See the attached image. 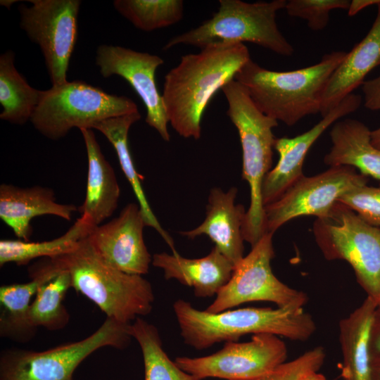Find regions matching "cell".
<instances>
[{"label": "cell", "mask_w": 380, "mask_h": 380, "mask_svg": "<svg viewBox=\"0 0 380 380\" xmlns=\"http://www.w3.org/2000/svg\"><path fill=\"white\" fill-rule=\"evenodd\" d=\"M173 310L184 342L196 350L237 341L251 334H270L305 341L316 330L312 317L300 306L245 308L210 313L179 299L174 303Z\"/></svg>", "instance_id": "obj_2"}, {"label": "cell", "mask_w": 380, "mask_h": 380, "mask_svg": "<svg viewBox=\"0 0 380 380\" xmlns=\"http://www.w3.org/2000/svg\"><path fill=\"white\" fill-rule=\"evenodd\" d=\"M59 273L50 259L44 258L30 267V281L1 286L0 303L3 309L0 315V331L20 319L28 309L32 298L36 295L39 289Z\"/></svg>", "instance_id": "obj_29"}, {"label": "cell", "mask_w": 380, "mask_h": 380, "mask_svg": "<svg viewBox=\"0 0 380 380\" xmlns=\"http://www.w3.org/2000/svg\"><path fill=\"white\" fill-rule=\"evenodd\" d=\"M286 358V346L279 336L258 334L253 335L249 341L226 342L221 350L211 355L177 357L175 362L200 380H253L270 373Z\"/></svg>", "instance_id": "obj_12"}, {"label": "cell", "mask_w": 380, "mask_h": 380, "mask_svg": "<svg viewBox=\"0 0 380 380\" xmlns=\"http://www.w3.org/2000/svg\"><path fill=\"white\" fill-rule=\"evenodd\" d=\"M361 102V96L353 93L307 132L292 138H276L274 149L279 154V160L265 175L262 182L264 207L278 200L304 176V160L312 144L332 124L357 110Z\"/></svg>", "instance_id": "obj_16"}, {"label": "cell", "mask_w": 380, "mask_h": 380, "mask_svg": "<svg viewBox=\"0 0 380 380\" xmlns=\"http://www.w3.org/2000/svg\"><path fill=\"white\" fill-rule=\"evenodd\" d=\"M315 241L328 260H343L352 267L367 296L380 300V228L361 219L337 201L327 217L313 224Z\"/></svg>", "instance_id": "obj_8"}, {"label": "cell", "mask_w": 380, "mask_h": 380, "mask_svg": "<svg viewBox=\"0 0 380 380\" xmlns=\"http://www.w3.org/2000/svg\"><path fill=\"white\" fill-rule=\"evenodd\" d=\"M76 211L75 205L58 203L52 189L41 186L23 188L8 184L0 186V218L18 239L30 241L31 222L34 217L49 215L70 221Z\"/></svg>", "instance_id": "obj_19"}, {"label": "cell", "mask_w": 380, "mask_h": 380, "mask_svg": "<svg viewBox=\"0 0 380 380\" xmlns=\"http://www.w3.org/2000/svg\"><path fill=\"white\" fill-rule=\"evenodd\" d=\"M220 7L212 18L201 25L172 37L164 46L168 50L179 44L201 49L210 44L253 43L275 53L291 56L293 46L280 32L277 14L286 1L245 2L220 0Z\"/></svg>", "instance_id": "obj_6"}, {"label": "cell", "mask_w": 380, "mask_h": 380, "mask_svg": "<svg viewBox=\"0 0 380 380\" xmlns=\"http://www.w3.org/2000/svg\"><path fill=\"white\" fill-rule=\"evenodd\" d=\"M364 105L372 110H380V74L362 84Z\"/></svg>", "instance_id": "obj_34"}, {"label": "cell", "mask_w": 380, "mask_h": 380, "mask_svg": "<svg viewBox=\"0 0 380 380\" xmlns=\"http://www.w3.org/2000/svg\"><path fill=\"white\" fill-rule=\"evenodd\" d=\"M86 147L88 171L84 200L78 207L95 226L110 217L118 208L120 189L115 171L102 153L91 129H80Z\"/></svg>", "instance_id": "obj_22"}, {"label": "cell", "mask_w": 380, "mask_h": 380, "mask_svg": "<svg viewBox=\"0 0 380 380\" xmlns=\"http://www.w3.org/2000/svg\"><path fill=\"white\" fill-rule=\"evenodd\" d=\"M145 226L140 206L131 203L115 218L95 226L87 240L96 255L108 265L127 274L142 276L152 264L143 236Z\"/></svg>", "instance_id": "obj_15"}, {"label": "cell", "mask_w": 380, "mask_h": 380, "mask_svg": "<svg viewBox=\"0 0 380 380\" xmlns=\"http://www.w3.org/2000/svg\"><path fill=\"white\" fill-rule=\"evenodd\" d=\"M332 143L324 162L329 167L350 166L380 180V150L371 141V131L361 121L337 120L329 132Z\"/></svg>", "instance_id": "obj_23"}, {"label": "cell", "mask_w": 380, "mask_h": 380, "mask_svg": "<svg viewBox=\"0 0 380 380\" xmlns=\"http://www.w3.org/2000/svg\"><path fill=\"white\" fill-rule=\"evenodd\" d=\"M130 334L140 346L144 380H200L182 369L165 352L158 329L137 317L130 324Z\"/></svg>", "instance_id": "obj_28"}, {"label": "cell", "mask_w": 380, "mask_h": 380, "mask_svg": "<svg viewBox=\"0 0 380 380\" xmlns=\"http://www.w3.org/2000/svg\"><path fill=\"white\" fill-rule=\"evenodd\" d=\"M221 90L227 101V114L237 129L242 148V177L249 184L251 196L243 235L252 247L266 234L262 185L272 166L276 140L272 129L278 122L264 114L247 89L236 80Z\"/></svg>", "instance_id": "obj_5"}, {"label": "cell", "mask_w": 380, "mask_h": 380, "mask_svg": "<svg viewBox=\"0 0 380 380\" xmlns=\"http://www.w3.org/2000/svg\"><path fill=\"white\" fill-rule=\"evenodd\" d=\"M15 53L8 50L0 56V118L15 125L30 120L42 91L32 87L15 68Z\"/></svg>", "instance_id": "obj_27"}, {"label": "cell", "mask_w": 380, "mask_h": 380, "mask_svg": "<svg viewBox=\"0 0 380 380\" xmlns=\"http://www.w3.org/2000/svg\"><path fill=\"white\" fill-rule=\"evenodd\" d=\"M152 265L163 270L166 280L174 279L191 287L197 298L217 295L227 283L234 265L216 247L199 258H186L178 253H155Z\"/></svg>", "instance_id": "obj_20"}, {"label": "cell", "mask_w": 380, "mask_h": 380, "mask_svg": "<svg viewBox=\"0 0 380 380\" xmlns=\"http://www.w3.org/2000/svg\"><path fill=\"white\" fill-rule=\"evenodd\" d=\"M338 201L369 224L380 228V186H357L341 196Z\"/></svg>", "instance_id": "obj_33"}, {"label": "cell", "mask_w": 380, "mask_h": 380, "mask_svg": "<svg viewBox=\"0 0 380 380\" xmlns=\"http://www.w3.org/2000/svg\"><path fill=\"white\" fill-rule=\"evenodd\" d=\"M325 357L324 348L317 346L291 361L283 362L270 373L253 380H328L319 372Z\"/></svg>", "instance_id": "obj_31"}, {"label": "cell", "mask_w": 380, "mask_h": 380, "mask_svg": "<svg viewBox=\"0 0 380 380\" xmlns=\"http://www.w3.org/2000/svg\"><path fill=\"white\" fill-rule=\"evenodd\" d=\"M351 1L348 0H290L285 9L289 15L306 20L314 31L324 30L329 20V13L335 9L348 10Z\"/></svg>", "instance_id": "obj_32"}, {"label": "cell", "mask_w": 380, "mask_h": 380, "mask_svg": "<svg viewBox=\"0 0 380 380\" xmlns=\"http://www.w3.org/2000/svg\"><path fill=\"white\" fill-rule=\"evenodd\" d=\"M130 324L106 317L85 338L43 351L17 348L4 350L0 355V380H73L80 364L103 347L123 349L132 338Z\"/></svg>", "instance_id": "obj_9"}, {"label": "cell", "mask_w": 380, "mask_h": 380, "mask_svg": "<svg viewBox=\"0 0 380 380\" xmlns=\"http://www.w3.org/2000/svg\"><path fill=\"white\" fill-rule=\"evenodd\" d=\"M163 63L157 55L119 46L103 44L96 50V64L101 75L106 78L115 75L124 78L145 105L146 122L168 141L169 121L156 81L157 68Z\"/></svg>", "instance_id": "obj_14"}, {"label": "cell", "mask_w": 380, "mask_h": 380, "mask_svg": "<svg viewBox=\"0 0 380 380\" xmlns=\"http://www.w3.org/2000/svg\"><path fill=\"white\" fill-rule=\"evenodd\" d=\"M371 362L380 361V300L377 303L371 328L369 341Z\"/></svg>", "instance_id": "obj_35"}, {"label": "cell", "mask_w": 380, "mask_h": 380, "mask_svg": "<svg viewBox=\"0 0 380 380\" xmlns=\"http://www.w3.org/2000/svg\"><path fill=\"white\" fill-rule=\"evenodd\" d=\"M138 111L128 97L75 80L43 91L30 122L43 136L58 140L74 127L92 129L101 120Z\"/></svg>", "instance_id": "obj_7"}, {"label": "cell", "mask_w": 380, "mask_h": 380, "mask_svg": "<svg viewBox=\"0 0 380 380\" xmlns=\"http://www.w3.org/2000/svg\"><path fill=\"white\" fill-rule=\"evenodd\" d=\"M113 6L135 27L146 32L175 25L184 16L182 0H115Z\"/></svg>", "instance_id": "obj_30"}, {"label": "cell", "mask_w": 380, "mask_h": 380, "mask_svg": "<svg viewBox=\"0 0 380 380\" xmlns=\"http://www.w3.org/2000/svg\"><path fill=\"white\" fill-rule=\"evenodd\" d=\"M371 141L372 144L380 150V127L371 131Z\"/></svg>", "instance_id": "obj_37"}, {"label": "cell", "mask_w": 380, "mask_h": 380, "mask_svg": "<svg viewBox=\"0 0 380 380\" xmlns=\"http://www.w3.org/2000/svg\"><path fill=\"white\" fill-rule=\"evenodd\" d=\"M377 6V14L367 35L347 53L331 76L323 94L320 114L326 115L364 83L367 75L380 65V0H362V8Z\"/></svg>", "instance_id": "obj_18"}, {"label": "cell", "mask_w": 380, "mask_h": 380, "mask_svg": "<svg viewBox=\"0 0 380 380\" xmlns=\"http://www.w3.org/2000/svg\"><path fill=\"white\" fill-rule=\"evenodd\" d=\"M21 4L20 26L39 45L52 86L65 84L77 39L79 0H29Z\"/></svg>", "instance_id": "obj_11"}, {"label": "cell", "mask_w": 380, "mask_h": 380, "mask_svg": "<svg viewBox=\"0 0 380 380\" xmlns=\"http://www.w3.org/2000/svg\"><path fill=\"white\" fill-rule=\"evenodd\" d=\"M71 279L67 271H61L50 281L43 284L34 300L20 319L0 331L1 337L18 341H27L39 327L57 331L66 327L70 314L63 303Z\"/></svg>", "instance_id": "obj_21"}, {"label": "cell", "mask_w": 380, "mask_h": 380, "mask_svg": "<svg viewBox=\"0 0 380 380\" xmlns=\"http://www.w3.org/2000/svg\"><path fill=\"white\" fill-rule=\"evenodd\" d=\"M376 304L367 296L359 307L340 321L343 380H372L369 341Z\"/></svg>", "instance_id": "obj_24"}, {"label": "cell", "mask_w": 380, "mask_h": 380, "mask_svg": "<svg viewBox=\"0 0 380 380\" xmlns=\"http://www.w3.org/2000/svg\"><path fill=\"white\" fill-rule=\"evenodd\" d=\"M346 54L332 51L316 64L291 71L267 70L250 59L234 80L247 89L264 114L292 126L308 115L320 113L327 84Z\"/></svg>", "instance_id": "obj_3"}, {"label": "cell", "mask_w": 380, "mask_h": 380, "mask_svg": "<svg viewBox=\"0 0 380 380\" xmlns=\"http://www.w3.org/2000/svg\"><path fill=\"white\" fill-rule=\"evenodd\" d=\"M236 187L227 191L213 188L203 222L191 230L181 232L190 239L201 235L208 236L234 267L244 257L243 227L246 213L242 205L236 203Z\"/></svg>", "instance_id": "obj_17"}, {"label": "cell", "mask_w": 380, "mask_h": 380, "mask_svg": "<svg viewBox=\"0 0 380 380\" xmlns=\"http://www.w3.org/2000/svg\"><path fill=\"white\" fill-rule=\"evenodd\" d=\"M49 259L59 272L69 273L71 288L96 305L106 317L129 324L151 312L155 297L151 283L104 262L87 237L70 252Z\"/></svg>", "instance_id": "obj_4"}, {"label": "cell", "mask_w": 380, "mask_h": 380, "mask_svg": "<svg viewBox=\"0 0 380 380\" xmlns=\"http://www.w3.org/2000/svg\"><path fill=\"white\" fill-rule=\"evenodd\" d=\"M273 234L266 233L251 247L248 254L234 267L227 283L205 310L217 313L252 301H268L277 307H303L308 300L305 293L281 281L272 272L274 257Z\"/></svg>", "instance_id": "obj_10"}, {"label": "cell", "mask_w": 380, "mask_h": 380, "mask_svg": "<svg viewBox=\"0 0 380 380\" xmlns=\"http://www.w3.org/2000/svg\"><path fill=\"white\" fill-rule=\"evenodd\" d=\"M367 182V176L350 166L330 167L312 177L304 175L278 200L264 207L265 232L274 234L288 221L303 215L327 217L341 196Z\"/></svg>", "instance_id": "obj_13"}, {"label": "cell", "mask_w": 380, "mask_h": 380, "mask_svg": "<svg viewBox=\"0 0 380 380\" xmlns=\"http://www.w3.org/2000/svg\"><path fill=\"white\" fill-rule=\"evenodd\" d=\"M244 44L208 45L182 56L165 76L162 96L169 123L184 138L198 139L210 101L250 60Z\"/></svg>", "instance_id": "obj_1"}, {"label": "cell", "mask_w": 380, "mask_h": 380, "mask_svg": "<svg viewBox=\"0 0 380 380\" xmlns=\"http://www.w3.org/2000/svg\"><path fill=\"white\" fill-rule=\"evenodd\" d=\"M1 4L6 6V8H9L11 7V6L15 3V2H17V1H13V0H3V1H1Z\"/></svg>", "instance_id": "obj_38"}, {"label": "cell", "mask_w": 380, "mask_h": 380, "mask_svg": "<svg viewBox=\"0 0 380 380\" xmlns=\"http://www.w3.org/2000/svg\"><path fill=\"white\" fill-rule=\"evenodd\" d=\"M141 118L139 112L118 117L110 118L96 123L92 129L103 134L113 146L118 158L120 167L129 182L143 213L146 226L153 227L163 240L177 253L172 239L162 227L154 215L146 197L141 181L143 177L137 171L128 143V133L131 126Z\"/></svg>", "instance_id": "obj_25"}, {"label": "cell", "mask_w": 380, "mask_h": 380, "mask_svg": "<svg viewBox=\"0 0 380 380\" xmlns=\"http://www.w3.org/2000/svg\"><path fill=\"white\" fill-rule=\"evenodd\" d=\"M372 380H380V361L371 362Z\"/></svg>", "instance_id": "obj_36"}, {"label": "cell", "mask_w": 380, "mask_h": 380, "mask_svg": "<svg viewBox=\"0 0 380 380\" xmlns=\"http://www.w3.org/2000/svg\"><path fill=\"white\" fill-rule=\"evenodd\" d=\"M95 227L87 215H81L62 236L49 241H25L1 239L0 241V266L10 262L25 265L36 258H51L74 250L81 240L87 237Z\"/></svg>", "instance_id": "obj_26"}]
</instances>
